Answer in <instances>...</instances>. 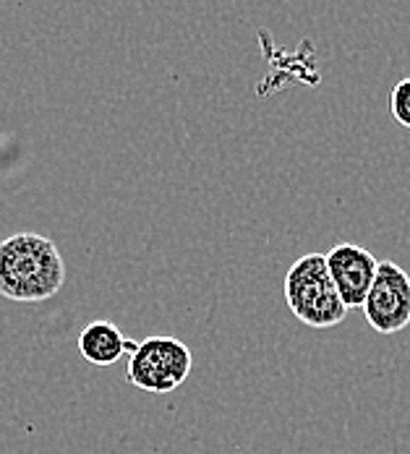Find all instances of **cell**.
Listing matches in <instances>:
<instances>
[{"mask_svg":"<svg viewBox=\"0 0 410 454\" xmlns=\"http://www.w3.org/2000/svg\"><path fill=\"white\" fill-rule=\"evenodd\" d=\"M66 285V262L58 246L37 232L0 240V295L16 303H43Z\"/></svg>","mask_w":410,"mask_h":454,"instance_id":"cell-1","label":"cell"},{"mask_svg":"<svg viewBox=\"0 0 410 454\" xmlns=\"http://www.w3.org/2000/svg\"><path fill=\"white\" fill-rule=\"evenodd\" d=\"M282 295L293 317L311 329L337 326L348 317V309L329 277L324 254H306L296 259L282 279Z\"/></svg>","mask_w":410,"mask_h":454,"instance_id":"cell-2","label":"cell"},{"mask_svg":"<svg viewBox=\"0 0 410 454\" xmlns=\"http://www.w3.org/2000/svg\"><path fill=\"white\" fill-rule=\"evenodd\" d=\"M390 110H392V118L403 126L410 129V79H403L390 97Z\"/></svg>","mask_w":410,"mask_h":454,"instance_id":"cell-7","label":"cell"},{"mask_svg":"<svg viewBox=\"0 0 410 454\" xmlns=\"http://www.w3.org/2000/svg\"><path fill=\"white\" fill-rule=\"evenodd\" d=\"M366 324L379 334H398L410 326V274L395 262H379L364 306Z\"/></svg>","mask_w":410,"mask_h":454,"instance_id":"cell-4","label":"cell"},{"mask_svg":"<svg viewBox=\"0 0 410 454\" xmlns=\"http://www.w3.org/2000/svg\"><path fill=\"white\" fill-rule=\"evenodd\" d=\"M193 368V356L178 337H146L137 345L129 361V381L152 395H170L185 384Z\"/></svg>","mask_w":410,"mask_h":454,"instance_id":"cell-3","label":"cell"},{"mask_svg":"<svg viewBox=\"0 0 410 454\" xmlns=\"http://www.w3.org/2000/svg\"><path fill=\"white\" fill-rule=\"evenodd\" d=\"M324 259L345 309H361L376 277V256L359 243H337L329 254H324Z\"/></svg>","mask_w":410,"mask_h":454,"instance_id":"cell-5","label":"cell"},{"mask_svg":"<svg viewBox=\"0 0 410 454\" xmlns=\"http://www.w3.org/2000/svg\"><path fill=\"white\" fill-rule=\"evenodd\" d=\"M126 334L113 324V321H91L79 334V353L91 365H113L126 356Z\"/></svg>","mask_w":410,"mask_h":454,"instance_id":"cell-6","label":"cell"}]
</instances>
